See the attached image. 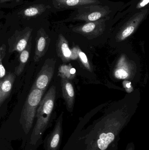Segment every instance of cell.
<instances>
[{
	"instance_id": "ffe728a7",
	"label": "cell",
	"mask_w": 149,
	"mask_h": 150,
	"mask_svg": "<svg viewBox=\"0 0 149 150\" xmlns=\"http://www.w3.org/2000/svg\"><path fill=\"white\" fill-rule=\"evenodd\" d=\"M6 46L3 44L0 47V79L6 75V71L3 64V61L6 55Z\"/></svg>"
},
{
	"instance_id": "8992f818",
	"label": "cell",
	"mask_w": 149,
	"mask_h": 150,
	"mask_svg": "<svg viewBox=\"0 0 149 150\" xmlns=\"http://www.w3.org/2000/svg\"><path fill=\"white\" fill-rule=\"evenodd\" d=\"M56 63V60L53 58L45 60L31 88L45 91L54 75Z\"/></svg>"
},
{
	"instance_id": "cb8c5ba5",
	"label": "cell",
	"mask_w": 149,
	"mask_h": 150,
	"mask_svg": "<svg viewBox=\"0 0 149 150\" xmlns=\"http://www.w3.org/2000/svg\"><path fill=\"white\" fill-rule=\"evenodd\" d=\"M12 1H19V0H0V3H3L7 2Z\"/></svg>"
},
{
	"instance_id": "9c48e42d",
	"label": "cell",
	"mask_w": 149,
	"mask_h": 150,
	"mask_svg": "<svg viewBox=\"0 0 149 150\" xmlns=\"http://www.w3.org/2000/svg\"><path fill=\"white\" fill-rule=\"evenodd\" d=\"M52 6L56 10H67L80 8L92 5L105 4L108 0H51Z\"/></svg>"
},
{
	"instance_id": "7c38bea8",
	"label": "cell",
	"mask_w": 149,
	"mask_h": 150,
	"mask_svg": "<svg viewBox=\"0 0 149 150\" xmlns=\"http://www.w3.org/2000/svg\"><path fill=\"white\" fill-rule=\"evenodd\" d=\"M62 95L66 104L68 112H71L73 110L75 102V93L74 88L71 81L61 78Z\"/></svg>"
},
{
	"instance_id": "6da1fadb",
	"label": "cell",
	"mask_w": 149,
	"mask_h": 150,
	"mask_svg": "<svg viewBox=\"0 0 149 150\" xmlns=\"http://www.w3.org/2000/svg\"><path fill=\"white\" fill-rule=\"evenodd\" d=\"M131 115L126 110H118L87 127L80 122L62 150H118L120 134Z\"/></svg>"
},
{
	"instance_id": "8fae6325",
	"label": "cell",
	"mask_w": 149,
	"mask_h": 150,
	"mask_svg": "<svg viewBox=\"0 0 149 150\" xmlns=\"http://www.w3.org/2000/svg\"><path fill=\"white\" fill-rule=\"evenodd\" d=\"M36 40L33 59L35 62H38L47 52L50 43V38L45 30L41 28L37 32Z\"/></svg>"
},
{
	"instance_id": "3957f363",
	"label": "cell",
	"mask_w": 149,
	"mask_h": 150,
	"mask_svg": "<svg viewBox=\"0 0 149 150\" xmlns=\"http://www.w3.org/2000/svg\"><path fill=\"white\" fill-rule=\"evenodd\" d=\"M123 2L110 1L105 4L92 5L74 10L63 22L88 23L113 18L123 6Z\"/></svg>"
},
{
	"instance_id": "277c9868",
	"label": "cell",
	"mask_w": 149,
	"mask_h": 150,
	"mask_svg": "<svg viewBox=\"0 0 149 150\" xmlns=\"http://www.w3.org/2000/svg\"><path fill=\"white\" fill-rule=\"evenodd\" d=\"M123 17L120 11H119L113 17L71 25L69 27V30L72 33L87 39H94L104 35L111 29L113 25Z\"/></svg>"
},
{
	"instance_id": "ac0fdd59",
	"label": "cell",
	"mask_w": 149,
	"mask_h": 150,
	"mask_svg": "<svg viewBox=\"0 0 149 150\" xmlns=\"http://www.w3.org/2000/svg\"><path fill=\"white\" fill-rule=\"evenodd\" d=\"M149 0H133L129 3V7L126 9L128 13L136 12L148 7Z\"/></svg>"
},
{
	"instance_id": "9a60e30c",
	"label": "cell",
	"mask_w": 149,
	"mask_h": 150,
	"mask_svg": "<svg viewBox=\"0 0 149 150\" xmlns=\"http://www.w3.org/2000/svg\"><path fill=\"white\" fill-rule=\"evenodd\" d=\"M31 37L25 48L19 53V64L15 68L14 74L19 76L22 74L29 59L31 47Z\"/></svg>"
},
{
	"instance_id": "ba28073f",
	"label": "cell",
	"mask_w": 149,
	"mask_h": 150,
	"mask_svg": "<svg viewBox=\"0 0 149 150\" xmlns=\"http://www.w3.org/2000/svg\"><path fill=\"white\" fill-rule=\"evenodd\" d=\"M136 72L135 63L129 60L125 54H122L117 61L113 75L116 79L132 80L134 77Z\"/></svg>"
},
{
	"instance_id": "30bf717a",
	"label": "cell",
	"mask_w": 149,
	"mask_h": 150,
	"mask_svg": "<svg viewBox=\"0 0 149 150\" xmlns=\"http://www.w3.org/2000/svg\"><path fill=\"white\" fill-rule=\"evenodd\" d=\"M32 29L27 27L21 32L15 33L8 40L10 53L17 52L20 53L26 47L31 38Z\"/></svg>"
},
{
	"instance_id": "52a82bcc",
	"label": "cell",
	"mask_w": 149,
	"mask_h": 150,
	"mask_svg": "<svg viewBox=\"0 0 149 150\" xmlns=\"http://www.w3.org/2000/svg\"><path fill=\"white\" fill-rule=\"evenodd\" d=\"M63 112L55 122L54 127L43 140L44 150H59L63 135Z\"/></svg>"
},
{
	"instance_id": "7a4b0ae2",
	"label": "cell",
	"mask_w": 149,
	"mask_h": 150,
	"mask_svg": "<svg viewBox=\"0 0 149 150\" xmlns=\"http://www.w3.org/2000/svg\"><path fill=\"white\" fill-rule=\"evenodd\" d=\"M56 93V86H52L42 98L37 109L36 122L22 150H37L43 144L44 134L52 126Z\"/></svg>"
},
{
	"instance_id": "7402d4cb",
	"label": "cell",
	"mask_w": 149,
	"mask_h": 150,
	"mask_svg": "<svg viewBox=\"0 0 149 150\" xmlns=\"http://www.w3.org/2000/svg\"><path fill=\"white\" fill-rule=\"evenodd\" d=\"M123 85L126 91L128 93H130L134 90L133 86L131 85V82L128 80H125L123 81Z\"/></svg>"
},
{
	"instance_id": "2e32d148",
	"label": "cell",
	"mask_w": 149,
	"mask_h": 150,
	"mask_svg": "<svg viewBox=\"0 0 149 150\" xmlns=\"http://www.w3.org/2000/svg\"><path fill=\"white\" fill-rule=\"evenodd\" d=\"M76 71L71 64H63L58 69V76L61 78L66 79L71 81L75 78Z\"/></svg>"
},
{
	"instance_id": "44dd1931",
	"label": "cell",
	"mask_w": 149,
	"mask_h": 150,
	"mask_svg": "<svg viewBox=\"0 0 149 150\" xmlns=\"http://www.w3.org/2000/svg\"><path fill=\"white\" fill-rule=\"evenodd\" d=\"M0 150H14L11 142L0 137Z\"/></svg>"
},
{
	"instance_id": "5bb4252c",
	"label": "cell",
	"mask_w": 149,
	"mask_h": 150,
	"mask_svg": "<svg viewBox=\"0 0 149 150\" xmlns=\"http://www.w3.org/2000/svg\"><path fill=\"white\" fill-rule=\"evenodd\" d=\"M56 51L57 56L63 62L70 61L71 51L69 48L67 40L62 33L59 34L56 43Z\"/></svg>"
},
{
	"instance_id": "d6986e66",
	"label": "cell",
	"mask_w": 149,
	"mask_h": 150,
	"mask_svg": "<svg viewBox=\"0 0 149 150\" xmlns=\"http://www.w3.org/2000/svg\"><path fill=\"white\" fill-rule=\"evenodd\" d=\"M74 48L75 49L76 54L78 56V59H79V60L80 61V62L83 65L84 67L88 71L92 72V69L91 67L90 62H89L84 52H82L80 50V48L78 47H75Z\"/></svg>"
},
{
	"instance_id": "e0dca14e",
	"label": "cell",
	"mask_w": 149,
	"mask_h": 150,
	"mask_svg": "<svg viewBox=\"0 0 149 150\" xmlns=\"http://www.w3.org/2000/svg\"><path fill=\"white\" fill-rule=\"evenodd\" d=\"M46 10V7L43 4H38L30 6L23 11V15L27 17H34L42 14Z\"/></svg>"
},
{
	"instance_id": "5b68a950",
	"label": "cell",
	"mask_w": 149,
	"mask_h": 150,
	"mask_svg": "<svg viewBox=\"0 0 149 150\" xmlns=\"http://www.w3.org/2000/svg\"><path fill=\"white\" fill-rule=\"evenodd\" d=\"M149 12L148 7L139 11L129 13L122 18L123 20L117 28L115 36L116 41L122 42L132 36L147 18Z\"/></svg>"
},
{
	"instance_id": "d4e9b609",
	"label": "cell",
	"mask_w": 149,
	"mask_h": 150,
	"mask_svg": "<svg viewBox=\"0 0 149 150\" xmlns=\"http://www.w3.org/2000/svg\"><path fill=\"white\" fill-rule=\"evenodd\" d=\"M1 25H0V28H1Z\"/></svg>"
},
{
	"instance_id": "4fadbf2b",
	"label": "cell",
	"mask_w": 149,
	"mask_h": 150,
	"mask_svg": "<svg viewBox=\"0 0 149 150\" xmlns=\"http://www.w3.org/2000/svg\"><path fill=\"white\" fill-rule=\"evenodd\" d=\"M16 76L14 73H9L0 79V107L10 95Z\"/></svg>"
},
{
	"instance_id": "603a6c76",
	"label": "cell",
	"mask_w": 149,
	"mask_h": 150,
	"mask_svg": "<svg viewBox=\"0 0 149 150\" xmlns=\"http://www.w3.org/2000/svg\"><path fill=\"white\" fill-rule=\"evenodd\" d=\"M125 150H136L135 145L133 142H130L127 144Z\"/></svg>"
}]
</instances>
